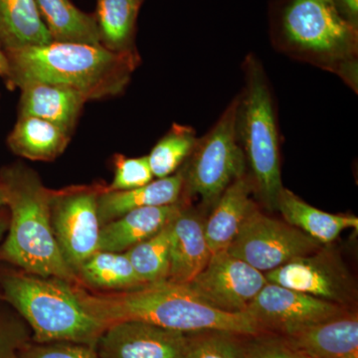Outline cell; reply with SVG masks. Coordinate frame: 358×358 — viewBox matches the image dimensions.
I'll return each mask as SVG.
<instances>
[{
    "mask_svg": "<svg viewBox=\"0 0 358 358\" xmlns=\"http://www.w3.org/2000/svg\"><path fill=\"white\" fill-rule=\"evenodd\" d=\"M3 301L25 320L34 343H74L96 348L107 327L82 307L74 284L24 271L0 275Z\"/></svg>",
    "mask_w": 358,
    "mask_h": 358,
    "instance_id": "cell-5",
    "label": "cell"
},
{
    "mask_svg": "<svg viewBox=\"0 0 358 358\" xmlns=\"http://www.w3.org/2000/svg\"><path fill=\"white\" fill-rule=\"evenodd\" d=\"M268 282L280 285L345 307L355 300V285L338 256L322 247L266 273Z\"/></svg>",
    "mask_w": 358,
    "mask_h": 358,
    "instance_id": "cell-12",
    "label": "cell"
},
{
    "mask_svg": "<svg viewBox=\"0 0 358 358\" xmlns=\"http://www.w3.org/2000/svg\"><path fill=\"white\" fill-rule=\"evenodd\" d=\"M245 343L244 358H301L284 336H268L267 333L250 336Z\"/></svg>",
    "mask_w": 358,
    "mask_h": 358,
    "instance_id": "cell-32",
    "label": "cell"
},
{
    "mask_svg": "<svg viewBox=\"0 0 358 358\" xmlns=\"http://www.w3.org/2000/svg\"><path fill=\"white\" fill-rule=\"evenodd\" d=\"M52 40L101 45V33L95 15L85 13L70 0H35Z\"/></svg>",
    "mask_w": 358,
    "mask_h": 358,
    "instance_id": "cell-23",
    "label": "cell"
},
{
    "mask_svg": "<svg viewBox=\"0 0 358 358\" xmlns=\"http://www.w3.org/2000/svg\"><path fill=\"white\" fill-rule=\"evenodd\" d=\"M284 338L308 357L358 358L357 315L345 312Z\"/></svg>",
    "mask_w": 358,
    "mask_h": 358,
    "instance_id": "cell-15",
    "label": "cell"
},
{
    "mask_svg": "<svg viewBox=\"0 0 358 358\" xmlns=\"http://www.w3.org/2000/svg\"><path fill=\"white\" fill-rule=\"evenodd\" d=\"M8 59H7L6 51L0 45V78H3L6 80L8 75Z\"/></svg>",
    "mask_w": 358,
    "mask_h": 358,
    "instance_id": "cell-35",
    "label": "cell"
},
{
    "mask_svg": "<svg viewBox=\"0 0 358 358\" xmlns=\"http://www.w3.org/2000/svg\"><path fill=\"white\" fill-rule=\"evenodd\" d=\"M187 334L141 322H122L103 331L100 358H185Z\"/></svg>",
    "mask_w": 358,
    "mask_h": 358,
    "instance_id": "cell-13",
    "label": "cell"
},
{
    "mask_svg": "<svg viewBox=\"0 0 358 358\" xmlns=\"http://www.w3.org/2000/svg\"><path fill=\"white\" fill-rule=\"evenodd\" d=\"M78 300L106 327L141 322L183 334L225 331L255 336L264 333L249 313H229L207 305L186 285L169 281L122 292H91L74 284Z\"/></svg>",
    "mask_w": 358,
    "mask_h": 358,
    "instance_id": "cell-1",
    "label": "cell"
},
{
    "mask_svg": "<svg viewBox=\"0 0 358 358\" xmlns=\"http://www.w3.org/2000/svg\"><path fill=\"white\" fill-rule=\"evenodd\" d=\"M275 209L281 212L284 221L322 245L333 243L346 229L358 228L355 216L320 210L285 187L278 196Z\"/></svg>",
    "mask_w": 358,
    "mask_h": 358,
    "instance_id": "cell-20",
    "label": "cell"
},
{
    "mask_svg": "<svg viewBox=\"0 0 358 358\" xmlns=\"http://www.w3.org/2000/svg\"><path fill=\"white\" fill-rule=\"evenodd\" d=\"M322 246L286 221L266 215L255 204L227 252L266 274Z\"/></svg>",
    "mask_w": 358,
    "mask_h": 358,
    "instance_id": "cell-9",
    "label": "cell"
},
{
    "mask_svg": "<svg viewBox=\"0 0 358 358\" xmlns=\"http://www.w3.org/2000/svg\"><path fill=\"white\" fill-rule=\"evenodd\" d=\"M71 134L64 129L30 115H18L17 122L7 138L11 152L34 162H52L64 152Z\"/></svg>",
    "mask_w": 358,
    "mask_h": 358,
    "instance_id": "cell-21",
    "label": "cell"
},
{
    "mask_svg": "<svg viewBox=\"0 0 358 358\" xmlns=\"http://www.w3.org/2000/svg\"><path fill=\"white\" fill-rule=\"evenodd\" d=\"M31 341V331L25 320L0 306V358H17Z\"/></svg>",
    "mask_w": 358,
    "mask_h": 358,
    "instance_id": "cell-30",
    "label": "cell"
},
{
    "mask_svg": "<svg viewBox=\"0 0 358 358\" xmlns=\"http://www.w3.org/2000/svg\"><path fill=\"white\" fill-rule=\"evenodd\" d=\"M79 284L101 292H122L145 286L126 253L96 251L76 273Z\"/></svg>",
    "mask_w": 358,
    "mask_h": 358,
    "instance_id": "cell-25",
    "label": "cell"
},
{
    "mask_svg": "<svg viewBox=\"0 0 358 358\" xmlns=\"http://www.w3.org/2000/svg\"><path fill=\"white\" fill-rule=\"evenodd\" d=\"M141 6L140 0H96L95 17L103 47L115 53L138 55L136 32Z\"/></svg>",
    "mask_w": 358,
    "mask_h": 358,
    "instance_id": "cell-24",
    "label": "cell"
},
{
    "mask_svg": "<svg viewBox=\"0 0 358 358\" xmlns=\"http://www.w3.org/2000/svg\"><path fill=\"white\" fill-rule=\"evenodd\" d=\"M105 185L94 183L52 190L50 213L54 236L75 274L99 251L102 225L99 219L98 199Z\"/></svg>",
    "mask_w": 358,
    "mask_h": 358,
    "instance_id": "cell-8",
    "label": "cell"
},
{
    "mask_svg": "<svg viewBox=\"0 0 358 358\" xmlns=\"http://www.w3.org/2000/svg\"><path fill=\"white\" fill-rule=\"evenodd\" d=\"M115 176L112 182L106 185L109 192L134 189L150 183L154 179L147 157H126L117 155L114 157Z\"/></svg>",
    "mask_w": 358,
    "mask_h": 358,
    "instance_id": "cell-29",
    "label": "cell"
},
{
    "mask_svg": "<svg viewBox=\"0 0 358 358\" xmlns=\"http://www.w3.org/2000/svg\"><path fill=\"white\" fill-rule=\"evenodd\" d=\"M301 358H312V357H307V355H301Z\"/></svg>",
    "mask_w": 358,
    "mask_h": 358,
    "instance_id": "cell-37",
    "label": "cell"
},
{
    "mask_svg": "<svg viewBox=\"0 0 358 358\" xmlns=\"http://www.w3.org/2000/svg\"><path fill=\"white\" fill-rule=\"evenodd\" d=\"M267 282L264 273L224 250L212 254L203 271L186 286L211 307L243 313Z\"/></svg>",
    "mask_w": 358,
    "mask_h": 358,
    "instance_id": "cell-11",
    "label": "cell"
},
{
    "mask_svg": "<svg viewBox=\"0 0 358 358\" xmlns=\"http://www.w3.org/2000/svg\"><path fill=\"white\" fill-rule=\"evenodd\" d=\"M8 210H7L6 207L0 208V241H1L2 238L6 236L7 229H8ZM3 301V299H2L1 294H0V301Z\"/></svg>",
    "mask_w": 358,
    "mask_h": 358,
    "instance_id": "cell-34",
    "label": "cell"
},
{
    "mask_svg": "<svg viewBox=\"0 0 358 358\" xmlns=\"http://www.w3.org/2000/svg\"><path fill=\"white\" fill-rule=\"evenodd\" d=\"M253 187L247 176L231 183L220 195L210 216L204 221V233L211 254L227 250L255 202Z\"/></svg>",
    "mask_w": 358,
    "mask_h": 358,
    "instance_id": "cell-19",
    "label": "cell"
},
{
    "mask_svg": "<svg viewBox=\"0 0 358 358\" xmlns=\"http://www.w3.org/2000/svg\"><path fill=\"white\" fill-rule=\"evenodd\" d=\"M0 181L6 190L9 223L0 246V261L42 277L79 284L61 253L51 224L52 189L25 164L3 167Z\"/></svg>",
    "mask_w": 358,
    "mask_h": 358,
    "instance_id": "cell-4",
    "label": "cell"
},
{
    "mask_svg": "<svg viewBox=\"0 0 358 358\" xmlns=\"http://www.w3.org/2000/svg\"><path fill=\"white\" fill-rule=\"evenodd\" d=\"M343 20L358 29V0H333Z\"/></svg>",
    "mask_w": 358,
    "mask_h": 358,
    "instance_id": "cell-33",
    "label": "cell"
},
{
    "mask_svg": "<svg viewBox=\"0 0 358 358\" xmlns=\"http://www.w3.org/2000/svg\"><path fill=\"white\" fill-rule=\"evenodd\" d=\"M197 138L192 127L173 124L148 155L154 178L173 176L189 159Z\"/></svg>",
    "mask_w": 358,
    "mask_h": 358,
    "instance_id": "cell-26",
    "label": "cell"
},
{
    "mask_svg": "<svg viewBox=\"0 0 358 358\" xmlns=\"http://www.w3.org/2000/svg\"><path fill=\"white\" fill-rule=\"evenodd\" d=\"M182 201L166 206L134 209L101 227L99 251L124 253L164 229L180 213Z\"/></svg>",
    "mask_w": 358,
    "mask_h": 358,
    "instance_id": "cell-16",
    "label": "cell"
},
{
    "mask_svg": "<svg viewBox=\"0 0 358 358\" xmlns=\"http://www.w3.org/2000/svg\"><path fill=\"white\" fill-rule=\"evenodd\" d=\"M17 358H100L94 346L74 343L30 341Z\"/></svg>",
    "mask_w": 358,
    "mask_h": 358,
    "instance_id": "cell-31",
    "label": "cell"
},
{
    "mask_svg": "<svg viewBox=\"0 0 358 358\" xmlns=\"http://www.w3.org/2000/svg\"><path fill=\"white\" fill-rule=\"evenodd\" d=\"M237 96L202 138H197L183 167L185 193L213 206L224 190L246 174V162L236 134Z\"/></svg>",
    "mask_w": 358,
    "mask_h": 358,
    "instance_id": "cell-7",
    "label": "cell"
},
{
    "mask_svg": "<svg viewBox=\"0 0 358 358\" xmlns=\"http://www.w3.org/2000/svg\"><path fill=\"white\" fill-rule=\"evenodd\" d=\"M140 1L141 2V3H143V2L145 1V0H140Z\"/></svg>",
    "mask_w": 358,
    "mask_h": 358,
    "instance_id": "cell-38",
    "label": "cell"
},
{
    "mask_svg": "<svg viewBox=\"0 0 358 358\" xmlns=\"http://www.w3.org/2000/svg\"><path fill=\"white\" fill-rule=\"evenodd\" d=\"M244 86L237 96L236 134L243 152L253 193L275 210L284 187L281 176L277 107L267 73L255 54L242 64Z\"/></svg>",
    "mask_w": 358,
    "mask_h": 358,
    "instance_id": "cell-6",
    "label": "cell"
},
{
    "mask_svg": "<svg viewBox=\"0 0 358 358\" xmlns=\"http://www.w3.org/2000/svg\"><path fill=\"white\" fill-rule=\"evenodd\" d=\"M183 194V169L173 176L157 178L134 189L109 192L105 185L98 199L99 219L103 226L134 209L178 203L182 201Z\"/></svg>",
    "mask_w": 358,
    "mask_h": 358,
    "instance_id": "cell-17",
    "label": "cell"
},
{
    "mask_svg": "<svg viewBox=\"0 0 358 358\" xmlns=\"http://www.w3.org/2000/svg\"><path fill=\"white\" fill-rule=\"evenodd\" d=\"M52 41L35 0H0V45L4 51Z\"/></svg>",
    "mask_w": 358,
    "mask_h": 358,
    "instance_id": "cell-22",
    "label": "cell"
},
{
    "mask_svg": "<svg viewBox=\"0 0 358 358\" xmlns=\"http://www.w3.org/2000/svg\"><path fill=\"white\" fill-rule=\"evenodd\" d=\"M264 333L291 336L346 312L343 306L267 282L246 310Z\"/></svg>",
    "mask_w": 358,
    "mask_h": 358,
    "instance_id": "cell-10",
    "label": "cell"
},
{
    "mask_svg": "<svg viewBox=\"0 0 358 358\" xmlns=\"http://www.w3.org/2000/svg\"><path fill=\"white\" fill-rule=\"evenodd\" d=\"M6 53L8 86L20 89L30 83L58 85L79 92L88 101L121 94L141 62L140 55L71 42L52 41Z\"/></svg>",
    "mask_w": 358,
    "mask_h": 358,
    "instance_id": "cell-3",
    "label": "cell"
},
{
    "mask_svg": "<svg viewBox=\"0 0 358 358\" xmlns=\"http://www.w3.org/2000/svg\"><path fill=\"white\" fill-rule=\"evenodd\" d=\"M171 222L155 236L124 252L134 272L145 285L167 280L169 268Z\"/></svg>",
    "mask_w": 358,
    "mask_h": 358,
    "instance_id": "cell-27",
    "label": "cell"
},
{
    "mask_svg": "<svg viewBox=\"0 0 358 358\" xmlns=\"http://www.w3.org/2000/svg\"><path fill=\"white\" fill-rule=\"evenodd\" d=\"M247 336L225 331L188 334L185 358H244Z\"/></svg>",
    "mask_w": 358,
    "mask_h": 358,
    "instance_id": "cell-28",
    "label": "cell"
},
{
    "mask_svg": "<svg viewBox=\"0 0 358 358\" xmlns=\"http://www.w3.org/2000/svg\"><path fill=\"white\" fill-rule=\"evenodd\" d=\"M268 34L275 50L333 73L358 92V29L333 0H272Z\"/></svg>",
    "mask_w": 358,
    "mask_h": 358,
    "instance_id": "cell-2",
    "label": "cell"
},
{
    "mask_svg": "<svg viewBox=\"0 0 358 358\" xmlns=\"http://www.w3.org/2000/svg\"><path fill=\"white\" fill-rule=\"evenodd\" d=\"M21 90L18 115H30L53 122L72 134L81 115L86 96L66 87L30 83Z\"/></svg>",
    "mask_w": 358,
    "mask_h": 358,
    "instance_id": "cell-18",
    "label": "cell"
},
{
    "mask_svg": "<svg viewBox=\"0 0 358 358\" xmlns=\"http://www.w3.org/2000/svg\"><path fill=\"white\" fill-rule=\"evenodd\" d=\"M6 190H4V186L2 185L1 181H0V208H3V207H6Z\"/></svg>",
    "mask_w": 358,
    "mask_h": 358,
    "instance_id": "cell-36",
    "label": "cell"
},
{
    "mask_svg": "<svg viewBox=\"0 0 358 358\" xmlns=\"http://www.w3.org/2000/svg\"><path fill=\"white\" fill-rule=\"evenodd\" d=\"M211 255L201 216L183 207L171 223L166 281L178 285L189 284L206 267Z\"/></svg>",
    "mask_w": 358,
    "mask_h": 358,
    "instance_id": "cell-14",
    "label": "cell"
}]
</instances>
